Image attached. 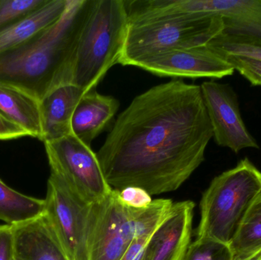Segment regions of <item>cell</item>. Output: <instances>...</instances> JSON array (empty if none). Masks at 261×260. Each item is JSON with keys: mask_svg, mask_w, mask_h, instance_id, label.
<instances>
[{"mask_svg": "<svg viewBox=\"0 0 261 260\" xmlns=\"http://www.w3.org/2000/svg\"><path fill=\"white\" fill-rule=\"evenodd\" d=\"M213 137L200 85L177 79L136 96L96 155L113 189L135 186L161 195L191 177Z\"/></svg>", "mask_w": 261, "mask_h": 260, "instance_id": "6da1fadb", "label": "cell"}, {"mask_svg": "<svg viewBox=\"0 0 261 260\" xmlns=\"http://www.w3.org/2000/svg\"><path fill=\"white\" fill-rule=\"evenodd\" d=\"M128 28L125 0H95L78 41L70 84L85 93L95 90L119 64Z\"/></svg>", "mask_w": 261, "mask_h": 260, "instance_id": "3957f363", "label": "cell"}, {"mask_svg": "<svg viewBox=\"0 0 261 260\" xmlns=\"http://www.w3.org/2000/svg\"><path fill=\"white\" fill-rule=\"evenodd\" d=\"M260 86H261V83H260Z\"/></svg>", "mask_w": 261, "mask_h": 260, "instance_id": "f546056e", "label": "cell"}, {"mask_svg": "<svg viewBox=\"0 0 261 260\" xmlns=\"http://www.w3.org/2000/svg\"><path fill=\"white\" fill-rule=\"evenodd\" d=\"M47 218L70 260H89L92 207L76 195L64 180L50 172L47 181Z\"/></svg>", "mask_w": 261, "mask_h": 260, "instance_id": "52a82bcc", "label": "cell"}, {"mask_svg": "<svg viewBox=\"0 0 261 260\" xmlns=\"http://www.w3.org/2000/svg\"><path fill=\"white\" fill-rule=\"evenodd\" d=\"M119 108V101L113 96L99 94L96 90L87 92L73 112L72 134L90 146L111 122Z\"/></svg>", "mask_w": 261, "mask_h": 260, "instance_id": "9a60e30c", "label": "cell"}, {"mask_svg": "<svg viewBox=\"0 0 261 260\" xmlns=\"http://www.w3.org/2000/svg\"><path fill=\"white\" fill-rule=\"evenodd\" d=\"M254 260H261V255L260 256H259L257 258V259H255Z\"/></svg>", "mask_w": 261, "mask_h": 260, "instance_id": "83f0119b", "label": "cell"}, {"mask_svg": "<svg viewBox=\"0 0 261 260\" xmlns=\"http://www.w3.org/2000/svg\"><path fill=\"white\" fill-rule=\"evenodd\" d=\"M14 241L12 225L0 224V260H13Z\"/></svg>", "mask_w": 261, "mask_h": 260, "instance_id": "d4e9b609", "label": "cell"}, {"mask_svg": "<svg viewBox=\"0 0 261 260\" xmlns=\"http://www.w3.org/2000/svg\"><path fill=\"white\" fill-rule=\"evenodd\" d=\"M85 92L73 84L58 87L39 102L42 140L50 142L72 134L75 108Z\"/></svg>", "mask_w": 261, "mask_h": 260, "instance_id": "5bb4252c", "label": "cell"}, {"mask_svg": "<svg viewBox=\"0 0 261 260\" xmlns=\"http://www.w3.org/2000/svg\"><path fill=\"white\" fill-rule=\"evenodd\" d=\"M45 199L16 192L0 180V221L9 225L35 219L45 212Z\"/></svg>", "mask_w": 261, "mask_h": 260, "instance_id": "d6986e66", "label": "cell"}, {"mask_svg": "<svg viewBox=\"0 0 261 260\" xmlns=\"http://www.w3.org/2000/svg\"><path fill=\"white\" fill-rule=\"evenodd\" d=\"M182 260H233V256L229 244L196 238L190 244Z\"/></svg>", "mask_w": 261, "mask_h": 260, "instance_id": "ffe728a7", "label": "cell"}, {"mask_svg": "<svg viewBox=\"0 0 261 260\" xmlns=\"http://www.w3.org/2000/svg\"><path fill=\"white\" fill-rule=\"evenodd\" d=\"M0 113L26 131L42 140L39 102L26 93L0 85Z\"/></svg>", "mask_w": 261, "mask_h": 260, "instance_id": "e0dca14e", "label": "cell"}, {"mask_svg": "<svg viewBox=\"0 0 261 260\" xmlns=\"http://www.w3.org/2000/svg\"><path fill=\"white\" fill-rule=\"evenodd\" d=\"M202 10L222 18L225 38L261 47V0H202Z\"/></svg>", "mask_w": 261, "mask_h": 260, "instance_id": "8fae6325", "label": "cell"}, {"mask_svg": "<svg viewBox=\"0 0 261 260\" xmlns=\"http://www.w3.org/2000/svg\"><path fill=\"white\" fill-rule=\"evenodd\" d=\"M207 45L217 53L245 56L261 61V47L237 42L222 35L216 37Z\"/></svg>", "mask_w": 261, "mask_h": 260, "instance_id": "7402d4cb", "label": "cell"}, {"mask_svg": "<svg viewBox=\"0 0 261 260\" xmlns=\"http://www.w3.org/2000/svg\"><path fill=\"white\" fill-rule=\"evenodd\" d=\"M223 30L219 17H179L128 23L119 64L134 66L137 61L161 52L206 45Z\"/></svg>", "mask_w": 261, "mask_h": 260, "instance_id": "5b68a950", "label": "cell"}, {"mask_svg": "<svg viewBox=\"0 0 261 260\" xmlns=\"http://www.w3.org/2000/svg\"><path fill=\"white\" fill-rule=\"evenodd\" d=\"M134 67L159 76L213 78L231 76L234 67L208 46L173 49L137 61Z\"/></svg>", "mask_w": 261, "mask_h": 260, "instance_id": "30bf717a", "label": "cell"}, {"mask_svg": "<svg viewBox=\"0 0 261 260\" xmlns=\"http://www.w3.org/2000/svg\"><path fill=\"white\" fill-rule=\"evenodd\" d=\"M233 260H254L261 255V193L245 214L229 244Z\"/></svg>", "mask_w": 261, "mask_h": 260, "instance_id": "ac0fdd59", "label": "cell"}, {"mask_svg": "<svg viewBox=\"0 0 261 260\" xmlns=\"http://www.w3.org/2000/svg\"><path fill=\"white\" fill-rule=\"evenodd\" d=\"M200 87L216 143L236 154L247 148L258 149L242 119L239 99L231 86L206 81Z\"/></svg>", "mask_w": 261, "mask_h": 260, "instance_id": "9c48e42d", "label": "cell"}, {"mask_svg": "<svg viewBox=\"0 0 261 260\" xmlns=\"http://www.w3.org/2000/svg\"><path fill=\"white\" fill-rule=\"evenodd\" d=\"M50 0H0V29L38 11Z\"/></svg>", "mask_w": 261, "mask_h": 260, "instance_id": "44dd1931", "label": "cell"}, {"mask_svg": "<svg viewBox=\"0 0 261 260\" xmlns=\"http://www.w3.org/2000/svg\"><path fill=\"white\" fill-rule=\"evenodd\" d=\"M44 147L50 172L59 176L83 201L96 204L110 196L113 189L90 146L72 134L45 142Z\"/></svg>", "mask_w": 261, "mask_h": 260, "instance_id": "8992f818", "label": "cell"}, {"mask_svg": "<svg viewBox=\"0 0 261 260\" xmlns=\"http://www.w3.org/2000/svg\"><path fill=\"white\" fill-rule=\"evenodd\" d=\"M13 260H21V259H17V258L14 257Z\"/></svg>", "mask_w": 261, "mask_h": 260, "instance_id": "f1b7e54d", "label": "cell"}, {"mask_svg": "<svg viewBox=\"0 0 261 260\" xmlns=\"http://www.w3.org/2000/svg\"><path fill=\"white\" fill-rule=\"evenodd\" d=\"M195 203H173L168 216L150 237L147 260H182L191 244Z\"/></svg>", "mask_w": 261, "mask_h": 260, "instance_id": "7c38bea8", "label": "cell"}, {"mask_svg": "<svg viewBox=\"0 0 261 260\" xmlns=\"http://www.w3.org/2000/svg\"><path fill=\"white\" fill-rule=\"evenodd\" d=\"M12 227L14 257L21 260H70L44 214Z\"/></svg>", "mask_w": 261, "mask_h": 260, "instance_id": "4fadbf2b", "label": "cell"}, {"mask_svg": "<svg viewBox=\"0 0 261 260\" xmlns=\"http://www.w3.org/2000/svg\"><path fill=\"white\" fill-rule=\"evenodd\" d=\"M29 136L22 128L12 123L0 113V140H7Z\"/></svg>", "mask_w": 261, "mask_h": 260, "instance_id": "4316f807", "label": "cell"}, {"mask_svg": "<svg viewBox=\"0 0 261 260\" xmlns=\"http://www.w3.org/2000/svg\"><path fill=\"white\" fill-rule=\"evenodd\" d=\"M95 0H68L61 18L21 45L0 53V85L41 102L71 82L78 41Z\"/></svg>", "mask_w": 261, "mask_h": 260, "instance_id": "7a4b0ae2", "label": "cell"}, {"mask_svg": "<svg viewBox=\"0 0 261 260\" xmlns=\"http://www.w3.org/2000/svg\"><path fill=\"white\" fill-rule=\"evenodd\" d=\"M261 193V172L248 158L213 179L200 201L197 238L229 244Z\"/></svg>", "mask_w": 261, "mask_h": 260, "instance_id": "277c9868", "label": "cell"}, {"mask_svg": "<svg viewBox=\"0 0 261 260\" xmlns=\"http://www.w3.org/2000/svg\"><path fill=\"white\" fill-rule=\"evenodd\" d=\"M136 209L125 206L113 189L92 207L89 260H120L134 240L141 238Z\"/></svg>", "mask_w": 261, "mask_h": 260, "instance_id": "ba28073f", "label": "cell"}, {"mask_svg": "<svg viewBox=\"0 0 261 260\" xmlns=\"http://www.w3.org/2000/svg\"><path fill=\"white\" fill-rule=\"evenodd\" d=\"M118 194L120 201L132 209H144L153 201L151 195L140 187L129 186L122 190H118Z\"/></svg>", "mask_w": 261, "mask_h": 260, "instance_id": "cb8c5ba5", "label": "cell"}, {"mask_svg": "<svg viewBox=\"0 0 261 260\" xmlns=\"http://www.w3.org/2000/svg\"><path fill=\"white\" fill-rule=\"evenodd\" d=\"M68 0H50L34 13L0 29V53L15 48L33 38L61 18Z\"/></svg>", "mask_w": 261, "mask_h": 260, "instance_id": "2e32d148", "label": "cell"}, {"mask_svg": "<svg viewBox=\"0 0 261 260\" xmlns=\"http://www.w3.org/2000/svg\"><path fill=\"white\" fill-rule=\"evenodd\" d=\"M216 52V51H215ZM216 53L228 61L233 66L234 70H237L254 86H260L261 83V61L250 59L245 56L236 55Z\"/></svg>", "mask_w": 261, "mask_h": 260, "instance_id": "603a6c76", "label": "cell"}, {"mask_svg": "<svg viewBox=\"0 0 261 260\" xmlns=\"http://www.w3.org/2000/svg\"><path fill=\"white\" fill-rule=\"evenodd\" d=\"M151 236L147 235L134 240L120 260H147V244Z\"/></svg>", "mask_w": 261, "mask_h": 260, "instance_id": "484cf974", "label": "cell"}]
</instances>
